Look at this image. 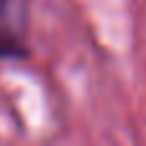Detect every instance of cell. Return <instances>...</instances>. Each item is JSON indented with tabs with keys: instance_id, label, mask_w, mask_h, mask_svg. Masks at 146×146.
Returning a JSON list of instances; mask_svg holds the SVG:
<instances>
[{
	"instance_id": "1",
	"label": "cell",
	"mask_w": 146,
	"mask_h": 146,
	"mask_svg": "<svg viewBox=\"0 0 146 146\" xmlns=\"http://www.w3.org/2000/svg\"><path fill=\"white\" fill-rule=\"evenodd\" d=\"M28 23H31V0H0V26L18 33L28 36Z\"/></svg>"
},
{
	"instance_id": "2",
	"label": "cell",
	"mask_w": 146,
	"mask_h": 146,
	"mask_svg": "<svg viewBox=\"0 0 146 146\" xmlns=\"http://www.w3.org/2000/svg\"><path fill=\"white\" fill-rule=\"evenodd\" d=\"M28 41L26 36H18L0 26V62H21L28 59Z\"/></svg>"
}]
</instances>
